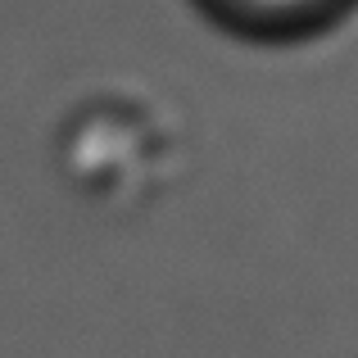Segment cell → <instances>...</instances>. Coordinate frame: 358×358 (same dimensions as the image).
<instances>
[{
	"label": "cell",
	"mask_w": 358,
	"mask_h": 358,
	"mask_svg": "<svg viewBox=\"0 0 358 358\" xmlns=\"http://www.w3.org/2000/svg\"><path fill=\"white\" fill-rule=\"evenodd\" d=\"M250 5H263V9H295V5H308V0H250Z\"/></svg>",
	"instance_id": "1"
}]
</instances>
